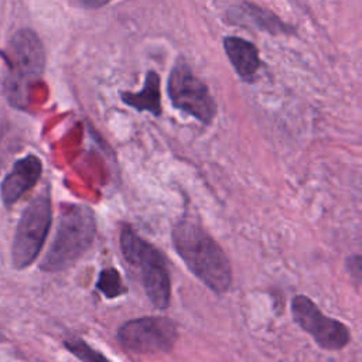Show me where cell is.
Segmentation results:
<instances>
[{
	"mask_svg": "<svg viewBox=\"0 0 362 362\" xmlns=\"http://www.w3.org/2000/svg\"><path fill=\"white\" fill-rule=\"evenodd\" d=\"M346 267H348L349 273H351L352 270H355V279L359 280V277H361V256H359V255H355V256L349 257V259L346 260Z\"/></svg>",
	"mask_w": 362,
	"mask_h": 362,
	"instance_id": "obj_15",
	"label": "cell"
},
{
	"mask_svg": "<svg viewBox=\"0 0 362 362\" xmlns=\"http://www.w3.org/2000/svg\"><path fill=\"white\" fill-rule=\"evenodd\" d=\"M64 345L72 355H75L82 362H110L103 354L93 349L88 342L81 338L66 339Z\"/></svg>",
	"mask_w": 362,
	"mask_h": 362,
	"instance_id": "obj_14",
	"label": "cell"
},
{
	"mask_svg": "<svg viewBox=\"0 0 362 362\" xmlns=\"http://www.w3.org/2000/svg\"><path fill=\"white\" fill-rule=\"evenodd\" d=\"M52 209L48 191L38 194L24 208L16 228L11 262L16 269H25L40 255L51 226Z\"/></svg>",
	"mask_w": 362,
	"mask_h": 362,
	"instance_id": "obj_5",
	"label": "cell"
},
{
	"mask_svg": "<svg viewBox=\"0 0 362 362\" xmlns=\"http://www.w3.org/2000/svg\"><path fill=\"white\" fill-rule=\"evenodd\" d=\"M228 18L233 24L256 28L273 35L293 33V27L284 24L273 11L249 1L230 7L228 10Z\"/></svg>",
	"mask_w": 362,
	"mask_h": 362,
	"instance_id": "obj_10",
	"label": "cell"
},
{
	"mask_svg": "<svg viewBox=\"0 0 362 362\" xmlns=\"http://www.w3.org/2000/svg\"><path fill=\"white\" fill-rule=\"evenodd\" d=\"M96 223L93 211L82 204H68L62 208L55 236L40 267L44 272H61L72 266L95 239Z\"/></svg>",
	"mask_w": 362,
	"mask_h": 362,
	"instance_id": "obj_2",
	"label": "cell"
},
{
	"mask_svg": "<svg viewBox=\"0 0 362 362\" xmlns=\"http://www.w3.org/2000/svg\"><path fill=\"white\" fill-rule=\"evenodd\" d=\"M291 314L296 324L310 334L318 346L327 351H339L349 342V329L341 321L331 318L304 294H298L291 301Z\"/></svg>",
	"mask_w": 362,
	"mask_h": 362,
	"instance_id": "obj_8",
	"label": "cell"
},
{
	"mask_svg": "<svg viewBox=\"0 0 362 362\" xmlns=\"http://www.w3.org/2000/svg\"><path fill=\"white\" fill-rule=\"evenodd\" d=\"M41 173L42 163L37 156L28 154L17 160L0 184V197L3 204L6 206H11L14 202H17L30 188L37 184Z\"/></svg>",
	"mask_w": 362,
	"mask_h": 362,
	"instance_id": "obj_9",
	"label": "cell"
},
{
	"mask_svg": "<svg viewBox=\"0 0 362 362\" xmlns=\"http://www.w3.org/2000/svg\"><path fill=\"white\" fill-rule=\"evenodd\" d=\"M96 288L106 298H116L127 293V288L122 281L120 273L115 267L102 269V272L99 273V279L96 281Z\"/></svg>",
	"mask_w": 362,
	"mask_h": 362,
	"instance_id": "obj_13",
	"label": "cell"
},
{
	"mask_svg": "<svg viewBox=\"0 0 362 362\" xmlns=\"http://www.w3.org/2000/svg\"><path fill=\"white\" fill-rule=\"evenodd\" d=\"M6 61L8 65L7 95L16 103H21L27 90L44 74L45 52L38 35L28 28L14 33L6 49Z\"/></svg>",
	"mask_w": 362,
	"mask_h": 362,
	"instance_id": "obj_4",
	"label": "cell"
},
{
	"mask_svg": "<svg viewBox=\"0 0 362 362\" xmlns=\"http://www.w3.org/2000/svg\"><path fill=\"white\" fill-rule=\"evenodd\" d=\"M120 99L124 105L139 110L150 112L154 116L161 115V95H160V76L154 71H148L146 75L144 86L141 92H120Z\"/></svg>",
	"mask_w": 362,
	"mask_h": 362,
	"instance_id": "obj_12",
	"label": "cell"
},
{
	"mask_svg": "<svg viewBox=\"0 0 362 362\" xmlns=\"http://www.w3.org/2000/svg\"><path fill=\"white\" fill-rule=\"evenodd\" d=\"M173 245L187 267L215 293L232 283L229 259L216 240L192 218H181L173 228Z\"/></svg>",
	"mask_w": 362,
	"mask_h": 362,
	"instance_id": "obj_1",
	"label": "cell"
},
{
	"mask_svg": "<svg viewBox=\"0 0 362 362\" xmlns=\"http://www.w3.org/2000/svg\"><path fill=\"white\" fill-rule=\"evenodd\" d=\"M120 250L124 260L139 269L143 288L151 304L158 310H165L170 304L171 281L164 255L140 238L130 225L122 228Z\"/></svg>",
	"mask_w": 362,
	"mask_h": 362,
	"instance_id": "obj_3",
	"label": "cell"
},
{
	"mask_svg": "<svg viewBox=\"0 0 362 362\" xmlns=\"http://www.w3.org/2000/svg\"><path fill=\"white\" fill-rule=\"evenodd\" d=\"M168 96L173 105L195 117L204 124H211L216 115V105L208 86L194 75L188 64L178 59L168 76Z\"/></svg>",
	"mask_w": 362,
	"mask_h": 362,
	"instance_id": "obj_6",
	"label": "cell"
},
{
	"mask_svg": "<svg viewBox=\"0 0 362 362\" xmlns=\"http://www.w3.org/2000/svg\"><path fill=\"white\" fill-rule=\"evenodd\" d=\"M82 3V6H85L86 8H99L102 6H105L106 3H109L110 0H79Z\"/></svg>",
	"mask_w": 362,
	"mask_h": 362,
	"instance_id": "obj_16",
	"label": "cell"
},
{
	"mask_svg": "<svg viewBox=\"0 0 362 362\" xmlns=\"http://www.w3.org/2000/svg\"><path fill=\"white\" fill-rule=\"evenodd\" d=\"M117 339L123 348L136 354H165L178 339V328L167 317H140L122 324Z\"/></svg>",
	"mask_w": 362,
	"mask_h": 362,
	"instance_id": "obj_7",
	"label": "cell"
},
{
	"mask_svg": "<svg viewBox=\"0 0 362 362\" xmlns=\"http://www.w3.org/2000/svg\"><path fill=\"white\" fill-rule=\"evenodd\" d=\"M223 49L236 74L245 81H253L259 68V49L255 44L240 37H225Z\"/></svg>",
	"mask_w": 362,
	"mask_h": 362,
	"instance_id": "obj_11",
	"label": "cell"
}]
</instances>
